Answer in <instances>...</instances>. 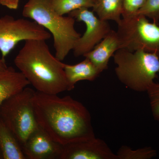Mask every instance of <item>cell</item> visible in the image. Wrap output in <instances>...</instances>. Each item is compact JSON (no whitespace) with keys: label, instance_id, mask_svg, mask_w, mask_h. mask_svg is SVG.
Returning a JSON list of instances; mask_svg holds the SVG:
<instances>
[{"label":"cell","instance_id":"cell-10","mask_svg":"<svg viewBox=\"0 0 159 159\" xmlns=\"http://www.w3.org/2000/svg\"><path fill=\"white\" fill-rule=\"evenodd\" d=\"M60 159H118L103 140L96 137L63 145Z\"/></svg>","mask_w":159,"mask_h":159},{"label":"cell","instance_id":"cell-15","mask_svg":"<svg viewBox=\"0 0 159 159\" xmlns=\"http://www.w3.org/2000/svg\"><path fill=\"white\" fill-rule=\"evenodd\" d=\"M93 8L100 19L111 20L117 24L122 19V0H96Z\"/></svg>","mask_w":159,"mask_h":159},{"label":"cell","instance_id":"cell-5","mask_svg":"<svg viewBox=\"0 0 159 159\" xmlns=\"http://www.w3.org/2000/svg\"><path fill=\"white\" fill-rule=\"evenodd\" d=\"M35 92L27 87L0 105V119L14 135L22 148L29 135L39 126L33 107Z\"/></svg>","mask_w":159,"mask_h":159},{"label":"cell","instance_id":"cell-8","mask_svg":"<svg viewBox=\"0 0 159 159\" xmlns=\"http://www.w3.org/2000/svg\"><path fill=\"white\" fill-rule=\"evenodd\" d=\"M69 16L85 24L84 34L77 40L73 48L75 57L84 56L94 48L111 31L107 21L97 18L89 8H82L71 11Z\"/></svg>","mask_w":159,"mask_h":159},{"label":"cell","instance_id":"cell-16","mask_svg":"<svg viewBox=\"0 0 159 159\" xmlns=\"http://www.w3.org/2000/svg\"><path fill=\"white\" fill-rule=\"evenodd\" d=\"M96 0H52L53 9L61 16L82 8H93Z\"/></svg>","mask_w":159,"mask_h":159},{"label":"cell","instance_id":"cell-24","mask_svg":"<svg viewBox=\"0 0 159 159\" xmlns=\"http://www.w3.org/2000/svg\"></svg>","mask_w":159,"mask_h":159},{"label":"cell","instance_id":"cell-13","mask_svg":"<svg viewBox=\"0 0 159 159\" xmlns=\"http://www.w3.org/2000/svg\"><path fill=\"white\" fill-rule=\"evenodd\" d=\"M64 70L68 84V91H71L80 80L93 81L101 73L88 58L74 65H64Z\"/></svg>","mask_w":159,"mask_h":159},{"label":"cell","instance_id":"cell-6","mask_svg":"<svg viewBox=\"0 0 159 159\" xmlns=\"http://www.w3.org/2000/svg\"><path fill=\"white\" fill-rule=\"evenodd\" d=\"M116 31L120 49L133 52L143 50L154 53L159 57V26L151 23L142 15L122 18Z\"/></svg>","mask_w":159,"mask_h":159},{"label":"cell","instance_id":"cell-12","mask_svg":"<svg viewBox=\"0 0 159 159\" xmlns=\"http://www.w3.org/2000/svg\"><path fill=\"white\" fill-rule=\"evenodd\" d=\"M30 83L20 72L11 67L0 72V105L9 97L28 87Z\"/></svg>","mask_w":159,"mask_h":159},{"label":"cell","instance_id":"cell-4","mask_svg":"<svg viewBox=\"0 0 159 159\" xmlns=\"http://www.w3.org/2000/svg\"><path fill=\"white\" fill-rule=\"evenodd\" d=\"M113 57L119 81L132 90L147 92L159 72L158 56L143 50L132 52L120 49Z\"/></svg>","mask_w":159,"mask_h":159},{"label":"cell","instance_id":"cell-9","mask_svg":"<svg viewBox=\"0 0 159 159\" xmlns=\"http://www.w3.org/2000/svg\"><path fill=\"white\" fill-rule=\"evenodd\" d=\"M63 148V145L38 126L29 135L22 148L26 159H60Z\"/></svg>","mask_w":159,"mask_h":159},{"label":"cell","instance_id":"cell-19","mask_svg":"<svg viewBox=\"0 0 159 159\" xmlns=\"http://www.w3.org/2000/svg\"><path fill=\"white\" fill-rule=\"evenodd\" d=\"M154 119L159 122V83L154 82L147 91Z\"/></svg>","mask_w":159,"mask_h":159},{"label":"cell","instance_id":"cell-1","mask_svg":"<svg viewBox=\"0 0 159 159\" xmlns=\"http://www.w3.org/2000/svg\"><path fill=\"white\" fill-rule=\"evenodd\" d=\"M33 104L39 126L60 144L96 137L88 110L70 96L60 97L36 91Z\"/></svg>","mask_w":159,"mask_h":159},{"label":"cell","instance_id":"cell-7","mask_svg":"<svg viewBox=\"0 0 159 159\" xmlns=\"http://www.w3.org/2000/svg\"><path fill=\"white\" fill-rule=\"evenodd\" d=\"M51 34L35 22L16 19L6 15L0 17V52L5 59L20 42L28 40H47Z\"/></svg>","mask_w":159,"mask_h":159},{"label":"cell","instance_id":"cell-3","mask_svg":"<svg viewBox=\"0 0 159 159\" xmlns=\"http://www.w3.org/2000/svg\"><path fill=\"white\" fill-rule=\"evenodd\" d=\"M51 1L29 0L23 8L22 15L51 33L54 39L55 57L62 61L73 50L80 34L75 29V19L57 13Z\"/></svg>","mask_w":159,"mask_h":159},{"label":"cell","instance_id":"cell-2","mask_svg":"<svg viewBox=\"0 0 159 159\" xmlns=\"http://www.w3.org/2000/svg\"><path fill=\"white\" fill-rule=\"evenodd\" d=\"M14 62L36 91L57 95L68 91L64 63L52 54L45 40L25 41Z\"/></svg>","mask_w":159,"mask_h":159},{"label":"cell","instance_id":"cell-20","mask_svg":"<svg viewBox=\"0 0 159 159\" xmlns=\"http://www.w3.org/2000/svg\"><path fill=\"white\" fill-rule=\"evenodd\" d=\"M147 0H122V18L137 14Z\"/></svg>","mask_w":159,"mask_h":159},{"label":"cell","instance_id":"cell-23","mask_svg":"<svg viewBox=\"0 0 159 159\" xmlns=\"http://www.w3.org/2000/svg\"><path fill=\"white\" fill-rule=\"evenodd\" d=\"M4 159V156L2 151V148L0 147V159Z\"/></svg>","mask_w":159,"mask_h":159},{"label":"cell","instance_id":"cell-11","mask_svg":"<svg viewBox=\"0 0 159 159\" xmlns=\"http://www.w3.org/2000/svg\"><path fill=\"white\" fill-rule=\"evenodd\" d=\"M120 49V43L116 31L111 30L94 48L83 56L88 58L102 73L108 67L110 58Z\"/></svg>","mask_w":159,"mask_h":159},{"label":"cell","instance_id":"cell-14","mask_svg":"<svg viewBox=\"0 0 159 159\" xmlns=\"http://www.w3.org/2000/svg\"><path fill=\"white\" fill-rule=\"evenodd\" d=\"M0 147L4 159H26L17 139L1 119Z\"/></svg>","mask_w":159,"mask_h":159},{"label":"cell","instance_id":"cell-17","mask_svg":"<svg viewBox=\"0 0 159 159\" xmlns=\"http://www.w3.org/2000/svg\"><path fill=\"white\" fill-rule=\"evenodd\" d=\"M118 159H149L156 156V150L151 147L133 150L125 145L121 146L117 152Z\"/></svg>","mask_w":159,"mask_h":159},{"label":"cell","instance_id":"cell-18","mask_svg":"<svg viewBox=\"0 0 159 159\" xmlns=\"http://www.w3.org/2000/svg\"><path fill=\"white\" fill-rule=\"evenodd\" d=\"M137 14L142 15L145 17L151 19L154 23L158 25L159 0H147Z\"/></svg>","mask_w":159,"mask_h":159},{"label":"cell","instance_id":"cell-22","mask_svg":"<svg viewBox=\"0 0 159 159\" xmlns=\"http://www.w3.org/2000/svg\"><path fill=\"white\" fill-rule=\"evenodd\" d=\"M9 67L6 64V60L2 57H0V72L6 70Z\"/></svg>","mask_w":159,"mask_h":159},{"label":"cell","instance_id":"cell-21","mask_svg":"<svg viewBox=\"0 0 159 159\" xmlns=\"http://www.w3.org/2000/svg\"><path fill=\"white\" fill-rule=\"evenodd\" d=\"M20 0H0V5L8 9L16 10L19 7Z\"/></svg>","mask_w":159,"mask_h":159}]
</instances>
